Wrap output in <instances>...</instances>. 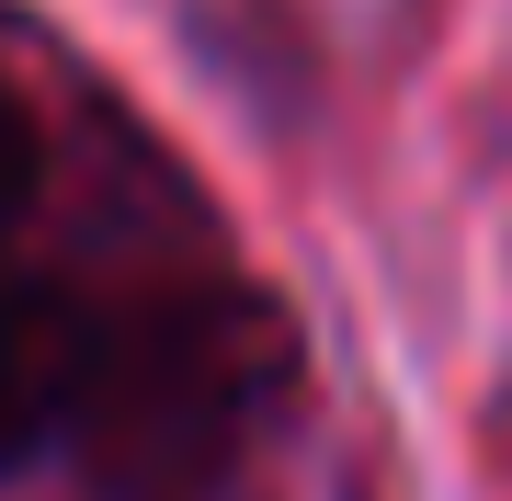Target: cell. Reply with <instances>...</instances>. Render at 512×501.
Returning a JSON list of instances; mask_svg holds the SVG:
<instances>
[{"mask_svg": "<svg viewBox=\"0 0 512 501\" xmlns=\"http://www.w3.org/2000/svg\"><path fill=\"white\" fill-rule=\"evenodd\" d=\"M103 399V331L57 285H0V479L80 433Z\"/></svg>", "mask_w": 512, "mask_h": 501, "instance_id": "6da1fadb", "label": "cell"}, {"mask_svg": "<svg viewBox=\"0 0 512 501\" xmlns=\"http://www.w3.org/2000/svg\"><path fill=\"white\" fill-rule=\"evenodd\" d=\"M23 194H35V126H23V103L0 92V228L23 217Z\"/></svg>", "mask_w": 512, "mask_h": 501, "instance_id": "7a4b0ae2", "label": "cell"}]
</instances>
